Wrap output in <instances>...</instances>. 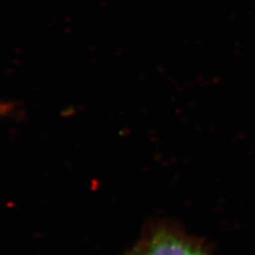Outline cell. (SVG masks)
I'll list each match as a JSON object with an SVG mask.
<instances>
[{
	"label": "cell",
	"instance_id": "obj_2",
	"mask_svg": "<svg viewBox=\"0 0 255 255\" xmlns=\"http://www.w3.org/2000/svg\"><path fill=\"white\" fill-rule=\"evenodd\" d=\"M126 255H143V254H142L141 250L139 249V247L137 246V247H135V248H133L131 251L128 252V254H126Z\"/></svg>",
	"mask_w": 255,
	"mask_h": 255
},
{
	"label": "cell",
	"instance_id": "obj_1",
	"mask_svg": "<svg viewBox=\"0 0 255 255\" xmlns=\"http://www.w3.org/2000/svg\"><path fill=\"white\" fill-rule=\"evenodd\" d=\"M137 246L143 255H209L196 238L164 223L146 231Z\"/></svg>",
	"mask_w": 255,
	"mask_h": 255
},
{
	"label": "cell",
	"instance_id": "obj_3",
	"mask_svg": "<svg viewBox=\"0 0 255 255\" xmlns=\"http://www.w3.org/2000/svg\"><path fill=\"white\" fill-rule=\"evenodd\" d=\"M7 110H9V106L3 105V103H0V116L6 114Z\"/></svg>",
	"mask_w": 255,
	"mask_h": 255
}]
</instances>
